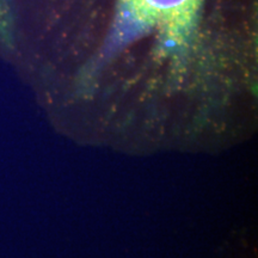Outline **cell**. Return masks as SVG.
<instances>
[{
  "label": "cell",
  "instance_id": "1",
  "mask_svg": "<svg viewBox=\"0 0 258 258\" xmlns=\"http://www.w3.org/2000/svg\"><path fill=\"white\" fill-rule=\"evenodd\" d=\"M138 21L150 24L173 25L189 21L200 0H125Z\"/></svg>",
  "mask_w": 258,
  "mask_h": 258
}]
</instances>
